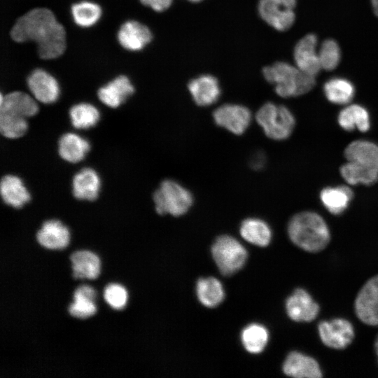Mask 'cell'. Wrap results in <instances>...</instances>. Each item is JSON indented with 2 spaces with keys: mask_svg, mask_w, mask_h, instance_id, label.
<instances>
[{
  "mask_svg": "<svg viewBox=\"0 0 378 378\" xmlns=\"http://www.w3.org/2000/svg\"><path fill=\"white\" fill-rule=\"evenodd\" d=\"M16 42H35L40 57L49 59L60 56L66 48V33L48 8H36L20 17L10 30Z\"/></svg>",
  "mask_w": 378,
  "mask_h": 378,
  "instance_id": "1",
  "label": "cell"
},
{
  "mask_svg": "<svg viewBox=\"0 0 378 378\" xmlns=\"http://www.w3.org/2000/svg\"><path fill=\"white\" fill-rule=\"evenodd\" d=\"M287 231L294 244L311 253L324 249L330 240V232L326 220L312 211H301L292 216Z\"/></svg>",
  "mask_w": 378,
  "mask_h": 378,
  "instance_id": "2",
  "label": "cell"
},
{
  "mask_svg": "<svg viewBox=\"0 0 378 378\" xmlns=\"http://www.w3.org/2000/svg\"><path fill=\"white\" fill-rule=\"evenodd\" d=\"M265 78L274 86L276 93L284 98L302 95L315 85V76L288 63L278 62L264 67Z\"/></svg>",
  "mask_w": 378,
  "mask_h": 378,
  "instance_id": "3",
  "label": "cell"
},
{
  "mask_svg": "<svg viewBox=\"0 0 378 378\" xmlns=\"http://www.w3.org/2000/svg\"><path fill=\"white\" fill-rule=\"evenodd\" d=\"M255 120L270 139L282 141L292 134L295 119L285 106L272 102L264 104L255 113Z\"/></svg>",
  "mask_w": 378,
  "mask_h": 378,
  "instance_id": "4",
  "label": "cell"
},
{
  "mask_svg": "<svg viewBox=\"0 0 378 378\" xmlns=\"http://www.w3.org/2000/svg\"><path fill=\"white\" fill-rule=\"evenodd\" d=\"M153 200L158 214L174 216L185 214L193 204L192 193L172 179H166L160 183L153 193Z\"/></svg>",
  "mask_w": 378,
  "mask_h": 378,
  "instance_id": "5",
  "label": "cell"
},
{
  "mask_svg": "<svg viewBox=\"0 0 378 378\" xmlns=\"http://www.w3.org/2000/svg\"><path fill=\"white\" fill-rule=\"evenodd\" d=\"M213 258L220 273L230 276L238 272L245 264L247 251L235 238L221 235L211 247Z\"/></svg>",
  "mask_w": 378,
  "mask_h": 378,
  "instance_id": "6",
  "label": "cell"
},
{
  "mask_svg": "<svg viewBox=\"0 0 378 378\" xmlns=\"http://www.w3.org/2000/svg\"><path fill=\"white\" fill-rule=\"evenodd\" d=\"M318 331L321 342L334 349L346 348L352 342L355 333L351 322L342 318L321 321Z\"/></svg>",
  "mask_w": 378,
  "mask_h": 378,
  "instance_id": "7",
  "label": "cell"
},
{
  "mask_svg": "<svg viewBox=\"0 0 378 378\" xmlns=\"http://www.w3.org/2000/svg\"><path fill=\"white\" fill-rule=\"evenodd\" d=\"M213 118L218 126L240 135L250 125L252 115L250 110L243 105L225 104L214 111Z\"/></svg>",
  "mask_w": 378,
  "mask_h": 378,
  "instance_id": "8",
  "label": "cell"
},
{
  "mask_svg": "<svg viewBox=\"0 0 378 378\" xmlns=\"http://www.w3.org/2000/svg\"><path fill=\"white\" fill-rule=\"evenodd\" d=\"M357 317L369 326H378V275L370 279L359 290L354 302Z\"/></svg>",
  "mask_w": 378,
  "mask_h": 378,
  "instance_id": "9",
  "label": "cell"
},
{
  "mask_svg": "<svg viewBox=\"0 0 378 378\" xmlns=\"http://www.w3.org/2000/svg\"><path fill=\"white\" fill-rule=\"evenodd\" d=\"M294 8L284 0H260L258 10L261 18L278 31H286L295 22Z\"/></svg>",
  "mask_w": 378,
  "mask_h": 378,
  "instance_id": "10",
  "label": "cell"
},
{
  "mask_svg": "<svg viewBox=\"0 0 378 378\" xmlns=\"http://www.w3.org/2000/svg\"><path fill=\"white\" fill-rule=\"evenodd\" d=\"M319 305L303 288H296L286 301V310L290 319L296 322H311L319 313Z\"/></svg>",
  "mask_w": 378,
  "mask_h": 378,
  "instance_id": "11",
  "label": "cell"
},
{
  "mask_svg": "<svg viewBox=\"0 0 378 378\" xmlns=\"http://www.w3.org/2000/svg\"><path fill=\"white\" fill-rule=\"evenodd\" d=\"M27 86L34 99L43 104L55 102L59 96V86L57 80L41 69H34L29 75Z\"/></svg>",
  "mask_w": 378,
  "mask_h": 378,
  "instance_id": "12",
  "label": "cell"
},
{
  "mask_svg": "<svg viewBox=\"0 0 378 378\" xmlns=\"http://www.w3.org/2000/svg\"><path fill=\"white\" fill-rule=\"evenodd\" d=\"M346 161L370 172L378 173V145L372 141L358 139L347 145L344 151Z\"/></svg>",
  "mask_w": 378,
  "mask_h": 378,
  "instance_id": "13",
  "label": "cell"
},
{
  "mask_svg": "<svg viewBox=\"0 0 378 378\" xmlns=\"http://www.w3.org/2000/svg\"><path fill=\"white\" fill-rule=\"evenodd\" d=\"M38 106L35 99L26 92L14 91L0 96V113L27 119L35 115Z\"/></svg>",
  "mask_w": 378,
  "mask_h": 378,
  "instance_id": "14",
  "label": "cell"
},
{
  "mask_svg": "<svg viewBox=\"0 0 378 378\" xmlns=\"http://www.w3.org/2000/svg\"><path fill=\"white\" fill-rule=\"evenodd\" d=\"M317 37L309 34L302 38L294 48L296 66L306 74L316 76L321 69L316 51Z\"/></svg>",
  "mask_w": 378,
  "mask_h": 378,
  "instance_id": "15",
  "label": "cell"
},
{
  "mask_svg": "<svg viewBox=\"0 0 378 378\" xmlns=\"http://www.w3.org/2000/svg\"><path fill=\"white\" fill-rule=\"evenodd\" d=\"M283 371L285 374L296 378H320L323 376L318 362L298 351L288 354L283 364Z\"/></svg>",
  "mask_w": 378,
  "mask_h": 378,
  "instance_id": "16",
  "label": "cell"
},
{
  "mask_svg": "<svg viewBox=\"0 0 378 378\" xmlns=\"http://www.w3.org/2000/svg\"><path fill=\"white\" fill-rule=\"evenodd\" d=\"M134 92L130 80L120 75L102 86L97 91L99 99L110 108H117Z\"/></svg>",
  "mask_w": 378,
  "mask_h": 378,
  "instance_id": "17",
  "label": "cell"
},
{
  "mask_svg": "<svg viewBox=\"0 0 378 378\" xmlns=\"http://www.w3.org/2000/svg\"><path fill=\"white\" fill-rule=\"evenodd\" d=\"M151 39L150 30L146 25L135 20L125 22L118 31L119 43L130 51L143 49Z\"/></svg>",
  "mask_w": 378,
  "mask_h": 378,
  "instance_id": "18",
  "label": "cell"
},
{
  "mask_svg": "<svg viewBox=\"0 0 378 378\" xmlns=\"http://www.w3.org/2000/svg\"><path fill=\"white\" fill-rule=\"evenodd\" d=\"M188 88L196 104L207 106L214 104L220 97L218 80L211 75H202L191 80Z\"/></svg>",
  "mask_w": 378,
  "mask_h": 378,
  "instance_id": "19",
  "label": "cell"
},
{
  "mask_svg": "<svg viewBox=\"0 0 378 378\" xmlns=\"http://www.w3.org/2000/svg\"><path fill=\"white\" fill-rule=\"evenodd\" d=\"M101 183L97 171L90 167L83 168L73 177V195L79 200L94 201L99 196Z\"/></svg>",
  "mask_w": 378,
  "mask_h": 378,
  "instance_id": "20",
  "label": "cell"
},
{
  "mask_svg": "<svg viewBox=\"0 0 378 378\" xmlns=\"http://www.w3.org/2000/svg\"><path fill=\"white\" fill-rule=\"evenodd\" d=\"M0 194L4 202L13 208L20 209L31 200V195L21 178L6 174L0 182Z\"/></svg>",
  "mask_w": 378,
  "mask_h": 378,
  "instance_id": "21",
  "label": "cell"
},
{
  "mask_svg": "<svg viewBox=\"0 0 378 378\" xmlns=\"http://www.w3.org/2000/svg\"><path fill=\"white\" fill-rule=\"evenodd\" d=\"M70 234L66 226L56 219L45 221L36 233V240L48 249H62L69 241Z\"/></svg>",
  "mask_w": 378,
  "mask_h": 378,
  "instance_id": "22",
  "label": "cell"
},
{
  "mask_svg": "<svg viewBox=\"0 0 378 378\" xmlns=\"http://www.w3.org/2000/svg\"><path fill=\"white\" fill-rule=\"evenodd\" d=\"M58 154L69 163H78L83 160L90 149L89 141L78 134L66 132L58 140Z\"/></svg>",
  "mask_w": 378,
  "mask_h": 378,
  "instance_id": "23",
  "label": "cell"
},
{
  "mask_svg": "<svg viewBox=\"0 0 378 378\" xmlns=\"http://www.w3.org/2000/svg\"><path fill=\"white\" fill-rule=\"evenodd\" d=\"M319 196L327 211L338 216L347 209L354 197V192L349 186L341 185L324 188Z\"/></svg>",
  "mask_w": 378,
  "mask_h": 378,
  "instance_id": "24",
  "label": "cell"
},
{
  "mask_svg": "<svg viewBox=\"0 0 378 378\" xmlns=\"http://www.w3.org/2000/svg\"><path fill=\"white\" fill-rule=\"evenodd\" d=\"M339 125L345 131L358 130L366 132L370 128V117L368 110L356 104L346 105L337 116Z\"/></svg>",
  "mask_w": 378,
  "mask_h": 378,
  "instance_id": "25",
  "label": "cell"
},
{
  "mask_svg": "<svg viewBox=\"0 0 378 378\" xmlns=\"http://www.w3.org/2000/svg\"><path fill=\"white\" fill-rule=\"evenodd\" d=\"M73 275L76 279H94L100 272V260L94 253L88 251H78L71 254Z\"/></svg>",
  "mask_w": 378,
  "mask_h": 378,
  "instance_id": "26",
  "label": "cell"
},
{
  "mask_svg": "<svg viewBox=\"0 0 378 378\" xmlns=\"http://www.w3.org/2000/svg\"><path fill=\"white\" fill-rule=\"evenodd\" d=\"M239 232L248 242L258 246H267L272 239V230L268 224L257 218H248L242 221Z\"/></svg>",
  "mask_w": 378,
  "mask_h": 378,
  "instance_id": "27",
  "label": "cell"
},
{
  "mask_svg": "<svg viewBox=\"0 0 378 378\" xmlns=\"http://www.w3.org/2000/svg\"><path fill=\"white\" fill-rule=\"evenodd\" d=\"M323 88L327 99L338 105L350 104L355 94L353 83L343 78H330L325 83Z\"/></svg>",
  "mask_w": 378,
  "mask_h": 378,
  "instance_id": "28",
  "label": "cell"
},
{
  "mask_svg": "<svg viewBox=\"0 0 378 378\" xmlns=\"http://www.w3.org/2000/svg\"><path fill=\"white\" fill-rule=\"evenodd\" d=\"M94 290L89 286L78 287L74 293V302L69 307V314L74 317L85 318L96 312Z\"/></svg>",
  "mask_w": 378,
  "mask_h": 378,
  "instance_id": "29",
  "label": "cell"
},
{
  "mask_svg": "<svg viewBox=\"0 0 378 378\" xmlns=\"http://www.w3.org/2000/svg\"><path fill=\"white\" fill-rule=\"evenodd\" d=\"M196 292L200 302L211 308L218 306L225 297L221 283L214 277L200 279L197 283Z\"/></svg>",
  "mask_w": 378,
  "mask_h": 378,
  "instance_id": "30",
  "label": "cell"
},
{
  "mask_svg": "<svg viewBox=\"0 0 378 378\" xmlns=\"http://www.w3.org/2000/svg\"><path fill=\"white\" fill-rule=\"evenodd\" d=\"M72 126L77 130H87L97 125L100 119L98 108L90 103L82 102L73 105L69 111Z\"/></svg>",
  "mask_w": 378,
  "mask_h": 378,
  "instance_id": "31",
  "label": "cell"
},
{
  "mask_svg": "<svg viewBox=\"0 0 378 378\" xmlns=\"http://www.w3.org/2000/svg\"><path fill=\"white\" fill-rule=\"evenodd\" d=\"M241 340L247 351L258 354L266 346L269 340V333L263 326L252 323L242 330Z\"/></svg>",
  "mask_w": 378,
  "mask_h": 378,
  "instance_id": "32",
  "label": "cell"
},
{
  "mask_svg": "<svg viewBox=\"0 0 378 378\" xmlns=\"http://www.w3.org/2000/svg\"><path fill=\"white\" fill-rule=\"evenodd\" d=\"M340 172L343 179L350 186H372L378 181V173L366 170L349 161L341 166Z\"/></svg>",
  "mask_w": 378,
  "mask_h": 378,
  "instance_id": "33",
  "label": "cell"
},
{
  "mask_svg": "<svg viewBox=\"0 0 378 378\" xmlns=\"http://www.w3.org/2000/svg\"><path fill=\"white\" fill-rule=\"evenodd\" d=\"M71 10L75 23L82 27L94 25L102 15L101 7L94 2L88 1L74 4Z\"/></svg>",
  "mask_w": 378,
  "mask_h": 378,
  "instance_id": "34",
  "label": "cell"
},
{
  "mask_svg": "<svg viewBox=\"0 0 378 378\" xmlns=\"http://www.w3.org/2000/svg\"><path fill=\"white\" fill-rule=\"evenodd\" d=\"M321 69L326 71L335 69L341 59V51L336 41L328 38L325 40L318 52Z\"/></svg>",
  "mask_w": 378,
  "mask_h": 378,
  "instance_id": "35",
  "label": "cell"
},
{
  "mask_svg": "<svg viewBox=\"0 0 378 378\" xmlns=\"http://www.w3.org/2000/svg\"><path fill=\"white\" fill-rule=\"evenodd\" d=\"M28 130L26 118L0 113L1 134L8 139H18L24 136Z\"/></svg>",
  "mask_w": 378,
  "mask_h": 378,
  "instance_id": "36",
  "label": "cell"
},
{
  "mask_svg": "<svg viewBox=\"0 0 378 378\" xmlns=\"http://www.w3.org/2000/svg\"><path fill=\"white\" fill-rule=\"evenodd\" d=\"M105 301L113 309H121L126 304L127 293L125 288L120 284H111L108 285L104 291Z\"/></svg>",
  "mask_w": 378,
  "mask_h": 378,
  "instance_id": "37",
  "label": "cell"
},
{
  "mask_svg": "<svg viewBox=\"0 0 378 378\" xmlns=\"http://www.w3.org/2000/svg\"><path fill=\"white\" fill-rule=\"evenodd\" d=\"M140 1L144 6H148L158 12L167 10L172 3V0H140Z\"/></svg>",
  "mask_w": 378,
  "mask_h": 378,
  "instance_id": "38",
  "label": "cell"
},
{
  "mask_svg": "<svg viewBox=\"0 0 378 378\" xmlns=\"http://www.w3.org/2000/svg\"><path fill=\"white\" fill-rule=\"evenodd\" d=\"M265 158L262 153H258L255 154L251 159V164L254 169H259L265 164Z\"/></svg>",
  "mask_w": 378,
  "mask_h": 378,
  "instance_id": "39",
  "label": "cell"
},
{
  "mask_svg": "<svg viewBox=\"0 0 378 378\" xmlns=\"http://www.w3.org/2000/svg\"><path fill=\"white\" fill-rule=\"evenodd\" d=\"M371 3L375 15L378 16V0H371Z\"/></svg>",
  "mask_w": 378,
  "mask_h": 378,
  "instance_id": "40",
  "label": "cell"
},
{
  "mask_svg": "<svg viewBox=\"0 0 378 378\" xmlns=\"http://www.w3.org/2000/svg\"><path fill=\"white\" fill-rule=\"evenodd\" d=\"M374 348H375V351H376V354L378 356V335L376 338V340H375V343H374Z\"/></svg>",
  "mask_w": 378,
  "mask_h": 378,
  "instance_id": "41",
  "label": "cell"
},
{
  "mask_svg": "<svg viewBox=\"0 0 378 378\" xmlns=\"http://www.w3.org/2000/svg\"><path fill=\"white\" fill-rule=\"evenodd\" d=\"M188 1L196 3V2H200V1H201L202 0H188Z\"/></svg>",
  "mask_w": 378,
  "mask_h": 378,
  "instance_id": "42",
  "label": "cell"
}]
</instances>
